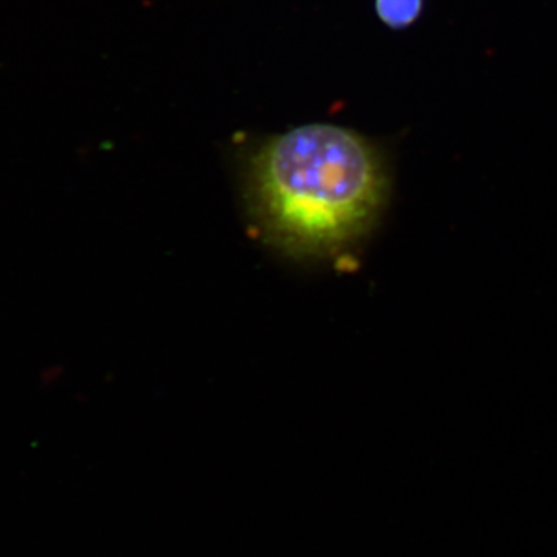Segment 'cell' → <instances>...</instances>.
<instances>
[{"label": "cell", "mask_w": 557, "mask_h": 557, "mask_svg": "<svg viewBox=\"0 0 557 557\" xmlns=\"http://www.w3.org/2000/svg\"><path fill=\"white\" fill-rule=\"evenodd\" d=\"M245 168L267 236L298 255L346 248L376 222L391 190L383 148L338 124H304L263 138Z\"/></svg>", "instance_id": "cell-1"}, {"label": "cell", "mask_w": 557, "mask_h": 557, "mask_svg": "<svg viewBox=\"0 0 557 557\" xmlns=\"http://www.w3.org/2000/svg\"><path fill=\"white\" fill-rule=\"evenodd\" d=\"M376 16L392 30H405L420 21L424 0H375Z\"/></svg>", "instance_id": "cell-2"}]
</instances>
